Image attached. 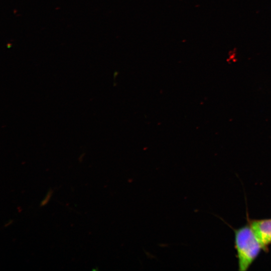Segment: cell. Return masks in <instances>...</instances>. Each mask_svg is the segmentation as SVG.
I'll return each instance as SVG.
<instances>
[{
  "label": "cell",
  "instance_id": "6da1fadb",
  "mask_svg": "<svg viewBox=\"0 0 271 271\" xmlns=\"http://www.w3.org/2000/svg\"><path fill=\"white\" fill-rule=\"evenodd\" d=\"M234 242L238 269L246 271L263 247L249 224L235 230Z\"/></svg>",
  "mask_w": 271,
  "mask_h": 271
},
{
  "label": "cell",
  "instance_id": "7a4b0ae2",
  "mask_svg": "<svg viewBox=\"0 0 271 271\" xmlns=\"http://www.w3.org/2000/svg\"><path fill=\"white\" fill-rule=\"evenodd\" d=\"M248 224L266 250L271 244V218L249 220Z\"/></svg>",
  "mask_w": 271,
  "mask_h": 271
},
{
  "label": "cell",
  "instance_id": "3957f363",
  "mask_svg": "<svg viewBox=\"0 0 271 271\" xmlns=\"http://www.w3.org/2000/svg\"><path fill=\"white\" fill-rule=\"evenodd\" d=\"M52 193H53V190L52 189H50L48 191V192H47L46 195L45 196L44 199L41 201V202L40 203V206L41 207H42L43 206L46 205L48 203V202L50 200L51 197V196L52 195Z\"/></svg>",
  "mask_w": 271,
  "mask_h": 271
},
{
  "label": "cell",
  "instance_id": "277c9868",
  "mask_svg": "<svg viewBox=\"0 0 271 271\" xmlns=\"http://www.w3.org/2000/svg\"><path fill=\"white\" fill-rule=\"evenodd\" d=\"M13 222V220H11L9 221L8 222H7V223L5 224L4 226H5V227H8V226H9V225H10L11 224H12Z\"/></svg>",
  "mask_w": 271,
  "mask_h": 271
}]
</instances>
